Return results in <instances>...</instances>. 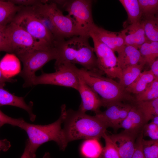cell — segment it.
Here are the masks:
<instances>
[{
    "mask_svg": "<svg viewBox=\"0 0 158 158\" xmlns=\"http://www.w3.org/2000/svg\"><path fill=\"white\" fill-rule=\"evenodd\" d=\"M30 158H36L35 154H30ZM44 158H51L49 156V154H46L44 157Z\"/></svg>",
    "mask_w": 158,
    "mask_h": 158,
    "instance_id": "obj_44",
    "label": "cell"
},
{
    "mask_svg": "<svg viewBox=\"0 0 158 158\" xmlns=\"http://www.w3.org/2000/svg\"><path fill=\"white\" fill-rule=\"evenodd\" d=\"M63 129L68 142L76 140H99L107 131V127L95 116L80 111L66 110Z\"/></svg>",
    "mask_w": 158,
    "mask_h": 158,
    "instance_id": "obj_2",
    "label": "cell"
},
{
    "mask_svg": "<svg viewBox=\"0 0 158 158\" xmlns=\"http://www.w3.org/2000/svg\"><path fill=\"white\" fill-rule=\"evenodd\" d=\"M136 95L135 102L149 101L158 98V79H155L143 91Z\"/></svg>",
    "mask_w": 158,
    "mask_h": 158,
    "instance_id": "obj_29",
    "label": "cell"
},
{
    "mask_svg": "<svg viewBox=\"0 0 158 158\" xmlns=\"http://www.w3.org/2000/svg\"><path fill=\"white\" fill-rule=\"evenodd\" d=\"M142 147L145 158H158V140L143 138Z\"/></svg>",
    "mask_w": 158,
    "mask_h": 158,
    "instance_id": "obj_31",
    "label": "cell"
},
{
    "mask_svg": "<svg viewBox=\"0 0 158 158\" xmlns=\"http://www.w3.org/2000/svg\"><path fill=\"white\" fill-rule=\"evenodd\" d=\"M89 37L75 36L55 42L58 57L54 65L63 63L78 64L89 71L102 73L99 69L94 48L89 42Z\"/></svg>",
    "mask_w": 158,
    "mask_h": 158,
    "instance_id": "obj_1",
    "label": "cell"
},
{
    "mask_svg": "<svg viewBox=\"0 0 158 158\" xmlns=\"http://www.w3.org/2000/svg\"><path fill=\"white\" fill-rule=\"evenodd\" d=\"M142 17L156 16L158 11V0H138Z\"/></svg>",
    "mask_w": 158,
    "mask_h": 158,
    "instance_id": "obj_30",
    "label": "cell"
},
{
    "mask_svg": "<svg viewBox=\"0 0 158 158\" xmlns=\"http://www.w3.org/2000/svg\"><path fill=\"white\" fill-rule=\"evenodd\" d=\"M145 65L140 64L128 67L122 70V76L119 83L125 89L136 79Z\"/></svg>",
    "mask_w": 158,
    "mask_h": 158,
    "instance_id": "obj_27",
    "label": "cell"
},
{
    "mask_svg": "<svg viewBox=\"0 0 158 158\" xmlns=\"http://www.w3.org/2000/svg\"><path fill=\"white\" fill-rule=\"evenodd\" d=\"M1 127L0 126V128ZM11 145L10 142L6 139L0 140V152L7 151L10 147Z\"/></svg>",
    "mask_w": 158,
    "mask_h": 158,
    "instance_id": "obj_39",
    "label": "cell"
},
{
    "mask_svg": "<svg viewBox=\"0 0 158 158\" xmlns=\"http://www.w3.org/2000/svg\"><path fill=\"white\" fill-rule=\"evenodd\" d=\"M145 64L150 66L158 56V42L147 41L138 48Z\"/></svg>",
    "mask_w": 158,
    "mask_h": 158,
    "instance_id": "obj_25",
    "label": "cell"
},
{
    "mask_svg": "<svg viewBox=\"0 0 158 158\" xmlns=\"http://www.w3.org/2000/svg\"><path fill=\"white\" fill-rule=\"evenodd\" d=\"M16 80L15 79L9 78H7L5 77L2 74L0 69V83L10 82L13 83L16 81Z\"/></svg>",
    "mask_w": 158,
    "mask_h": 158,
    "instance_id": "obj_41",
    "label": "cell"
},
{
    "mask_svg": "<svg viewBox=\"0 0 158 158\" xmlns=\"http://www.w3.org/2000/svg\"><path fill=\"white\" fill-rule=\"evenodd\" d=\"M117 148L120 158H131L134 152L137 137L124 130L109 135Z\"/></svg>",
    "mask_w": 158,
    "mask_h": 158,
    "instance_id": "obj_15",
    "label": "cell"
},
{
    "mask_svg": "<svg viewBox=\"0 0 158 158\" xmlns=\"http://www.w3.org/2000/svg\"><path fill=\"white\" fill-rule=\"evenodd\" d=\"M117 58L119 65L122 70L132 66L140 64H146L139 49L131 46L126 45L118 53Z\"/></svg>",
    "mask_w": 158,
    "mask_h": 158,
    "instance_id": "obj_19",
    "label": "cell"
},
{
    "mask_svg": "<svg viewBox=\"0 0 158 158\" xmlns=\"http://www.w3.org/2000/svg\"><path fill=\"white\" fill-rule=\"evenodd\" d=\"M22 62L23 70L19 75L24 79L23 87L32 86V81L36 72L50 61L58 57L57 49L53 47L44 49H36L25 52L17 56Z\"/></svg>",
    "mask_w": 158,
    "mask_h": 158,
    "instance_id": "obj_5",
    "label": "cell"
},
{
    "mask_svg": "<svg viewBox=\"0 0 158 158\" xmlns=\"http://www.w3.org/2000/svg\"><path fill=\"white\" fill-rule=\"evenodd\" d=\"M121 32L126 46H133L138 49L142 44L148 41L141 20L137 23L128 25Z\"/></svg>",
    "mask_w": 158,
    "mask_h": 158,
    "instance_id": "obj_17",
    "label": "cell"
},
{
    "mask_svg": "<svg viewBox=\"0 0 158 158\" xmlns=\"http://www.w3.org/2000/svg\"><path fill=\"white\" fill-rule=\"evenodd\" d=\"M22 8L12 22L37 40L54 46L55 40L54 37L42 24L31 7Z\"/></svg>",
    "mask_w": 158,
    "mask_h": 158,
    "instance_id": "obj_8",
    "label": "cell"
},
{
    "mask_svg": "<svg viewBox=\"0 0 158 158\" xmlns=\"http://www.w3.org/2000/svg\"><path fill=\"white\" fill-rule=\"evenodd\" d=\"M105 146L101 153L104 158H120L118 151L106 132L102 136Z\"/></svg>",
    "mask_w": 158,
    "mask_h": 158,
    "instance_id": "obj_33",
    "label": "cell"
},
{
    "mask_svg": "<svg viewBox=\"0 0 158 158\" xmlns=\"http://www.w3.org/2000/svg\"><path fill=\"white\" fill-rule=\"evenodd\" d=\"M30 153L28 142L26 141L25 149L20 158H30Z\"/></svg>",
    "mask_w": 158,
    "mask_h": 158,
    "instance_id": "obj_42",
    "label": "cell"
},
{
    "mask_svg": "<svg viewBox=\"0 0 158 158\" xmlns=\"http://www.w3.org/2000/svg\"><path fill=\"white\" fill-rule=\"evenodd\" d=\"M156 79L150 70L142 72L135 80L125 90L128 93L137 95L143 91Z\"/></svg>",
    "mask_w": 158,
    "mask_h": 158,
    "instance_id": "obj_22",
    "label": "cell"
},
{
    "mask_svg": "<svg viewBox=\"0 0 158 158\" xmlns=\"http://www.w3.org/2000/svg\"><path fill=\"white\" fill-rule=\"evenodd\" d=\"M74 69L78 75L99 96L102 106L107 107L117 102H135V99L118 83L98 72L88 71L82 68Z\"/></svg>",
    "mask_w": 158,
    "mask_h": 158,
    "instance_id": "obj_3",
    "label": "cell"
},
{
    "mask_svg": "<svg viewBox=\"0 0 158 158\" xmlns=\"http://www.w3.org/2000/svg\"><path fill=\"white\" fill-rule=\"evenodd\" d=\"M143 136L142 131L137 137L135 141L134 152L131 158H145L142 147Z\"/></svg>",
    "mask_w": 158,
    "mask_h": 158,
    "instance_id": "obj_36",
    "label": "cell"
},
{
    "mask_svg": "<svg viewBox=\"0 0 158 158\" xmlns=\"http://www.w3.org/2000/svg\"><path fill=\"white\" fill-rule=\"evenodd\" d=\"M111 49L114 52H120L126 45L120 32H116L106 30L95 24L89 33Z\"/></svg>",
    "mask_w": 158,
    "mask_h": 158,
    "instance_id": "obj_13",
    "label": "cell"
},
{
    "mask_svg": "<svg viewBox=\"0 0 158 158\" xmlns=\"http://www.w3.org/2000/svg\"><path fill=\"white\" fill-rule=\"evenodd\" d=\"M11 2L15 5L26 7L35 6L42 3L44 0H10Z\"/></svg>",
    "mask_w": 158,
    "mask_h": 158,
    "instance_id": "obj_37",
    "label": "cell"
},
{
    "mask_svg": "<svg viewBox=\"0 0 158 158\" xmlns=\"http://www.w3.org/2000/svg\"><path fill=\"white\" fill-rule=\"evenodd\" d=\"M103 148L98 140L88 139L83 142L81 150L82 154L87 158H98Z\"/></svg>",
    "mask_w": 158,
    "mask_h": 158,
    "instance_id": "obj_28",
    "label": "cell"
},
{
    "mask_svg": "<svg viewBox=\"0 0 158 158\" xmlns=\"http://www.w3.org/2000/svg\"><path fill=\"white\" fill-rule=\"evenodd\" d=\"M146 123L141 112L134 104L121 123L120 128H123L124 131L137 137L143 131Z\"/></svg>",
    "mask_w": 158,
    "mask_h": 158,
    "instance_id": "obj_16",
    "label": "cell"
},
{
    "mask_svg": "<svg viewBox=\"0 0 158 158\" xmlns=\"http://www.w3.org/2000/svg\"><path fill=\"white\" fill-rule=\"evenodd\" d=\"M79 77L78 91L80 95L81 102L78 110L84 113L90 111L96 114L97 113L102 106L100 98L82 78L79 76Z\"/></svg>",
    "mask_w": 158,
    "mask_h": 158,
    "instance_id": "obj_14",
    "label": "cell"
},
{
    "mask_svg": "<svg viewBox=\"0 0 158 158\" xmlns=\"http://www.w3.org/2000/svg\"><path fill=\"white\" fill-rule=\"evenodd\" d=\"M135 105L142 113L146 123L158 116V98L149 101L135 102Z\"/></svg>",
    "mask_w": 158,
    "mask_h": 158,
    "instance_id": "obj_26",
    "label": "cell"
},
{
    "mask_svg": "<svg viewBox=\"0 0 158 158\" xmlns=\"http://www.w3.org/2000/svg\"><path fill=\"white\" fill-rule=\"evenodd\" d=\"M98 158H104L102 156V155L101 154L100 156Z\"/></svg>",
    "mask_w": 158,
    "mask_h": 158,
    "instance_id": "obj_45",
    "label": "cell"
},
{
    "mask_svg": "<svg viewBox=\"0 0 158 158\" xmlns=\"http://www.w3.org/2000/svg\"><path fill=\"white\" fill-rule=\"evenodd\" d=\"M5 26L0 25V53L3 51L11 53L10 48L4 35Z\"/></svg>",
    "mask_w": 158,
    "mask_h": 158,
    "instance_id": "obj_38",
    "label": "cell"
},
{
    "mask_svg": "<svg viewBox=\"0 0 158 158\" xmlns=\"http://www.w3.org/2000/svg\"><path fill=\"white\" fill-rule=\"evenodd\" d=\"M151 120V122L158 125V116L154 117Z\"/></svg>",
    "mask_w": 158,
    "mask_h": 158,
    "instance_id": "obj_43",
    "label": "cell"
},
{
    "mask_svg": "<svg viewBox=\"0 0 158 158\" xmlns=\"http://www.w3.org/2000/svg\"><path fill=\"white\" fill-rule=\"evenodd\" d=\"M150 70L156 79H158V59H157L150 66Z\"/></svg>",
    "mask_w": 158,
    "mask_h": 158,
    "instance_id": "obj_40",
    "label": "cell"
},
{
    "mask_svg": "<svg viewBox=\"0 0 158 158\" xmlns=\"http://www.w3.org/2000/svg\"><path fill=\"white\" fill-rule=\"evenodd\" d=\"M75 64L63 63L54 65L56 71L51 73L43 72L34 77L32 86L40 84L51 85L73 88L78 91L79 77L74 69Z\"/></svg>",
    "mask_w": 158,
    "mask_h": 158,
    "instance_id": "obj_9",
    "label": "cell"
},
{
    "mask_svg": "<svg viewBox=\"0 0 158 158\" xmlns=\"http://www.w3.org/2000/svg\"><path fill=\"white\" fill-rule=\"evenodd\" d=\"M133 104L123 102L114 103L107 107L104 111L96 114L97 116L107 128L114 130L120 128L121 125L127 116Z\"/></svg>",
    "mask_w": 158,
    "mask_h": 158,
    "instance_id": "obj_12",
    "label": "cell"
},
{
    "mask_svg": "<svg viewBox=\"0 0 158 158\" xmlns=\"http://www.w3.org/2000/svg\"><path fill=\"white\" fill-rule=\"evenodd\" d=\"M4 31L11 53L16 56L34 50L54 47L37 40L13 22L5 27Z\"/></svg>",
    "mask_w": 158,
    "mask_h": 158,
    "instance_id": "obj_6",
    "label": "cell"
},
{
    "mask_svg": "<svg viewBox=\"0 0 158 158\" xmlns=\"http://www.w3.org/2000/svg\"><path fill=\"white\" fill-rule=\"evenodd\" d=\"M66 111L65 105H62L59 118L54 123L48 125H35L23 121L19 128L24 130L28 135L27 141L30 154H35L40 145L50 141L55 142L61 150H65L68 142L61 125L64 122Z\"/></svg>",
    "mask_w": 158,
    "mask_h": 158,
    "instance_id": "obj_4",
    "label": "cell"
},
{
    "mask_svg": "<svg viewBox=\"0 0 158 158\" xmlns=\"http://www.w3.org/2000/svg\"><path fill=\"white\" fill-rule=\"evenodd\" d=\"M5 85V83H0V107L9 105L23 109L28 113L30 120L34 121L36 115L32 112V103L27 104L23 97L16 96L5 90L4 88Z\"/></svg>",
    "mask_w": 158,
    "mask_h": 158,
    "instance_id": "obj_18",
    "label": "cell"
},
{
    "mask_svg": "<svg viewBox=\"0 0 158 158\" xmlns=\"http://www.w3.org/2000/svg\"><path fill=\"white\" fill-rule=\"evenodd\" d=\"M24 120L22 118H14L9 117L3 113L0 109V126L1 127L5 124H9L19 127Z\"/></svg>",
    "mask_w": 158,
    "mask_h": 158,
    "instance_id": "obj_35",
    "label": "cell"
},
{
    "mask_svg": "<svg viewBox=\"0 0 158 158\" xmlns=\"http://www.w3.org/2000/svg\"><path fill=\"white\" fill-rule=\"evenodd\" d=\"M146 37L149 42H158V18L156 16L142 17Z\"/></svg>",
    "mask_w": 158,
    "mask_h": 158,
    "instance_id": "obj_24",
    "label": "cell"
},
{
    "mask_svg": "<svg viewBox=\"0 0 158 158\" xmlns=\"http://www.w3.org/2000/svg\"><path fill=\"white\" fill-rule=\"evenodd\" d=\"M61 4L68 13L80 35L89 36V33L95 24L92 14V1L90 0L55 1Z\"/></svg>",
    "mask_w": 158,
    "mask_h": 158,
    "instance_id": "obj_7",
    "label": "cell"
},
{
    "mask_svg": "<svg viewBox=\"0 0 158 158\" xmlns=\"http://www.w3.org/2000/svg\"><path fill=\"white\" fill-rule=\"evenodd\" d=\"M20 68L19 59L15 54L7 53L0 61V69L3 75L7 78L17 73Z\"/></svg>",
    "mask_w": 158,
    "mask_h": 158,
    "instance_id": "obj_20",
    "label": "cell"
},
{
    "mask_svg": "<svg viewBox=\"0 0 158 158\" xmlns=\"http://www.w3.org/2000/svg\"><path fill=\"white\" fill-rule=\"evenodd\" d=\"M143 134L151 140H158V125L152 122L146 124L143 128Z\"/></svg>",
    "mask_w": 158,
    "mask_h": 158,
    "instance_id": "obj_34",
    "label": "cell"
},
{
    "mask_svg": "<svg viewBox=\"0 0 158 158\" xmlns=\"http://www.w3.org/2000/svg\"><path fill=\"white\" fill-rule=\"evenodd\" d=\"M31 7L42 24L52 35L55 41L63 40L49 18L44 14L35 10L32 6Z\"/></svg>",
    "mask_w": 158,
    "mask_h": 158,
    "instance_id": "obj_32",
    "label": "cell"
},
{
    "mask_svg": "<svg viewBox=\"0 0 158 158\" xmlns=\"http://www.w3.org/2000/svg\"><path fill=\"white\" fill-rule=\"evenodd\" d=\"M125 9L128 16L129 24L140 21L142 14L138 0H120Z\"/></svg>",
    "mask_w": 158,
    "mask_h": 158,
    "instance_id": "obj_23",
    "label": "cell"
},
{
    "mask_svg": "<svg viewBox=\"0 0 158 158\" xmlns=\"http://www.w3.org/2000/svg\"><path fill=\"white\" fill-rule=\"evenodd\" d=\"M89 36L93 40L99 69L108 77L120 80L122 76V70L119 65L114 52L94 36L90 35Z\"/></svg>",
    "mask_w": 158,
    "mask_h": 158,
    "instance_id": "obj_11",
    "label": "cell"
},
{
    "mask_svg": "<svg viewBox=\"0 0 158 158\" xmlns=\"http://www.w3.org/2000/svg\"><path fill=\"white\" fill-rule=\"evenodd\" d=\"M32 7L49 18L63 40L80 35L71 18L68 15H63L54 2L48 3V1H44Z\"/></svg>",
    "mask_w": 158,
    "mask_h": 158,
    "instance_id": "obj_10",
    "label": "cell"
},
{
    "mask_svg": "<svg viewBox=\"0 0 158 158\" xmlns=\"http://www.w3.org/2000/svg\"><path fill=\"white\" fill-rule=\"evenodd\" d=\"M23 7L15 5L9 0H0V25L6 26L12 22Z\"/></svg>",
    "mask_w": 158,
    "mask_h": 158,
    "instance_id": "obj_21",
    "label": "cell"
}]
</instances>
